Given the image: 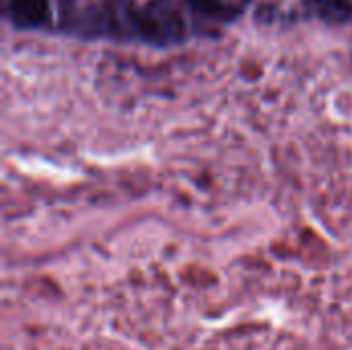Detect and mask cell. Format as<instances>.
Masks as SVG:
<instances>
[{"instance_id":"obj_1","label":"cell","mask_w":352,"mask_h":350,"mask_svg":"<svg viewBox=\"0 0 352 350\" xmlns=\"http://www.w3.org/2000/svg\"><path fill=\"white\" fill-rule=\"evenodd\" d=\"M235 17L233 0H50L47 31L167 47L212 35Z\"/></svg>"},{"instance_id":"obj_2","label":"cell","mask_w":352,"mask_h":350,"mask_svg":"<svg viewBox=\"0 0 352 350\" xmlns=\"http://www.w3.org/2000/svg\"><path fill=\"white\" fill-rule=\"evenodd\" d=\"M305 6L311 17L316 14L324 21H349L352 14L351 0H307Z\"/></svg>"}]
</instances>
